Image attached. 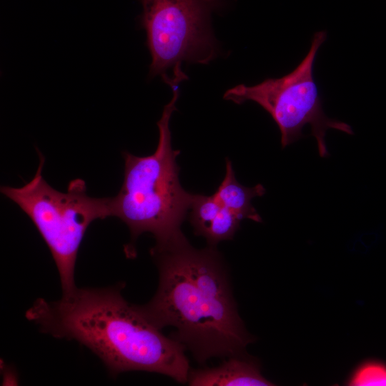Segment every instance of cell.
Listing matches in <instances>:
<instances>
[{"label": "cell", "instance_id": "6da1fadb", "mask_svg": "<svg viewBox=\"0 0 386 386\" xmlns=\"http://www.w3.org/2000/svg\"><path fill=\"white\" fill-rule=\"evenodd\" d=\"M159 271L157 290L138 305L157 327H175L171 337L203 364L212 357L247 356L254 341L234 299L226 264L215 247L197 249L186 239L150 250Z\"/></svg>", "mask_w": 386, "mask_h": 386}, {"label": "cell", "instance_id": "7a4b0ae2", "mask_svg": "<svg viewBox=\"0 0 386 386\" xmlns=\"http://www.w3.org/2000/svg\"><path fill=\"white\" fill-rule=\"evenodd\" d=\"M123 287H76L57 301L38 298L25 316L41 332L89 348L113 375L147 371L187 382L190 367L184 345L164 335L138 305L128 302Z\"/></svg>", "mask_w": 386, "mask_h": 386}, {"label": "cell", "instance_id": "3957f363", "mask_svg": "<svg viewBox=\"0 0 386 386\" xmlns=\"http://www.w3.org/2000/svg\"><path fill=\"white\" fill-rule=\"evenodd\" d=\"M179 84L169 86L173 96L157 122L159 141L154 152L145 157L122 153L124 179L119 193L112 197V217L120 219L129 229L131 243L125 249L128 257L135 255L134 244L144 232L151 233L156 240L153 250L164 249L187 239L181 227L194 194L180 184L176 161L180 152L172 148L169 127L179 96Z\"/></svg>", "mask_w": 386, "mask_h": 386}, {"label": "cell", "instance_id": "277c9868", "mask_svg": "<svg viewBox=\"0 0 386 386\" xmlns=\"http://www.w3.org/2000/svg\"><path fill=\"white\" fill-rule=\"evenodd\" d=\"M34 177L20 187L1 186L2 194L16 203L31 219L49 247L57 267L62 293L74 290L78 252L89 225L112 217V197L96 198L86 192L85 182H69L66 192L50 186L42 175L44 157Z\"/></svg>", "mask_w": 386, "mask_h": 386}, {"label": "cell", "instance_id": "5b68a950", "mask_svg": "<svg viewBox=\"0 0 386 386\" xmlns=\"http://www.w3.org/2000/svg\"><path fill=\"white\" fill-rule=\"evenodd\" d=\"M326 36L325 31H317L307 55L289 74L265 79L253 86L238 84L227 89L223 96L237 104L252 101L261 106L278 126L283 148L302 138L304 127L310 124L311 134L316 139L321 157L329 155L325 140L329 129L354 134L349 124L329 118L322 109L313 67L317 51Z\"/></svg>", "mask_w": 386, "mask_h": 386}, {"label": "cell", "instance_id": "8992f818", "mask_svg": "<svg viewBox=\"0 0 386 386\" xmlns=\"http://www.w3.org/2000/svg\"><path fill=\"white\" fill-rule=\"evenodd\" d=\"M139 1V22L152 56L149 76L163 78L170 71V77H185L183 62L207 64L216 58L211 16L226 6V0Z\"/></svg>", "mask_w": 386, "mask_h": 386}, {"label": "cell", "instance_id": "52a82bcc", "mask_svg": "<svg viewBox=\"0 0 386 386\" xmlns=\"http://www.w3.org/2000/svg\"><path fill=\"white\" fill-rule=\"evenodd\" d=\"M187 383L192 386H270L259 365L248 356H235L215 367L190 369Z\"/></svg>", "mask_w": 386, "mask_h": 386}, {"label": "cell", "instance_id": "ba28073f", "mask_svg": "<svg viewBox=\"0 0 386 386\" xmlns=\"http://www.w3.org/2000/svg\"><path fill=\"white\" fill-rule=\"evenodd\" d=\"M264 193L265 189L261 184L247 187L237 182L232 162L226 158L224 178L213 194L222 207L233 212L242 219H250L261 222L262 218L252 206V200L256 197L264 195Z\"/></svg>", "mask_w": 386, "mask_h": 386}, {"label": "cell", "instance_id": "9c48e42d", "mask_svg": "<svg viewBox=\"0 0 386 386\" xmlns=\"http://www.w3.org/2000/svg\"><path fill=\"white\" fill-rule=\"evenodd\" d=\"M214 194H194L189 209V221L197 236H202L222 209Z\"/></svg>", "mask_w": 386, "mask_h": 386}, {"label": "cell", "instance_id": "30bf717a", "mask_svg": "<svg viewBox=\"0 0 386 386\" xmlns=\"http://www.w3.org/2000/svg\"><path fill=\"white\" fill-rule=\"evenodd\" d=\"M242 220L233 212L222 207L202 237L210 247H215L221 241L231 240L239 229Z\"/></svg>", "mask_w": 386, "mask_h": 386}, {"label": "cell", "instance_id": "8fae6325", "mask_svg": "<svg viewBox=\"0 0 386 386\" xmlns=\"http://www.w3.org/2000/svg\"><path fill=\"white\" fill-rule=\"evenodd\" d=\"M349 385L386 386V364L369 360L360 365L351 376Z\"/></svg>", "mask_w": 386, "mask_h": 386}]
</instances>
